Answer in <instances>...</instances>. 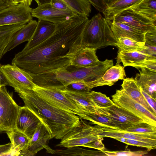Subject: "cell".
<instances>
[{
	"label": "cell",
	"instance_id": "obj_1",
	"mask_svg": "<svg viewBox=\"0 0 156 156\" xmlns=\"http://www.w3.org/2000/svg\"><path fill=\"white\" fill-rule=\"evenodd\" d=\"M88 20L87 16L78 14L68 22L56 24L48 38L34 47L18 52L12 64L33 75L53 71L71 64L65 56L71 47L81 40Z\"/></svg>",
	"mask_w": 156,
	"mask_h": 156
},
{
	"label": "cell",
	"instance_id": "obj_2",
	"mask_svg": "<svg viewBox=\"0 0 156 156\" xmlns=\"http://www.w3.org/2000/svg\"><path fill=\"white\" fill-rule=\"evenodd\" d=\"M29 108L39 119L51 138L61 139L81 124L80 118L50 104L37 95L33 90L15 91Z\"/></svg>",
	"mask_w": 156,
	"mask_h": 156
},
{
	"label": "cell",
	"instance_id": "obj_3",
	"mask_svg": "<svg viewBox=\"0 0 156 156\" xmlns=\"http://www.w3.org/2000/svg\"><path fill=\"white\" fill-rule=\"evenodd\" d=\"M113 65L112 59L99 61L96 65L83 67L71 64L55 71L37 75L30 74L34 83L42 87L61 90L67 85L80 81H88L101 78L105 72Z\"/></svg>",
	"mask_w": 156,
	"mask_h": 156
},
{
	"label": "cell",
	"instance_id": "obj_4",
	"mask_svg": "<svg viewBox=\"0 0 156 156\" xmlns=\"http://www.w3.org/2000/svg\"><path fill=\"white\" fill-rule=\"evenodd\" d=\"M81 38L84 45L96 50L106 46H116V43L108 20L100 13L87 21Z\"/></svg>",
	"mask_w": 156,
	"mask_h": 156
},
{
	"label": "cell",
	"instance_id": "obj_5",
	"mask_svg": "<svg viewBox=\"0 0 156 156\" xmlns=\"http://www.w3.org/2000/svg\"><path fill=\"white\" fill-rule=\"evenodd\" d=\"M80 119V125L71 130L62 139L60 143L56 147L68 148L80 146L99 139L101 136L97 134L100 129V126H92L85 123Z\"/></svg>",
	"mask_w": 156,
	"mask_h": 156
},
{
	"label": "cell",
	"instance_id": "obj_6",
	"mask_svg": "<svg viewBox=\"0 0 156 156\" xmlns=\"http://www.w3.org/2000/svg\"><path fill=\"white\" fill-rule=\"evenodd\" d=\"M20 107L5 86L0 87V133H6L16 129Z\"/></svg>",
	"mask_w": 156,
	"mask_h": 156
},
{
	"label": "cell",
	"instance_id": "obj_7",
	"mask_svg": "<svg viewBox=\"0 0 156 156\" xmlns=\"http://www.w3.org/2000/svg\"><path fill=\"white\" fill-rule=\"evenodd\" d=\"M33 90L41 98L58 108L79 116L83 114L82 111L72 103L60 89L35 84Z\"/></svg>",
	"mask_w": 156,
	"mask_h": 156
},
{
	"label": "cell",
	"instance_id": "obj_8",
	"mask_svg": "<svg viewBox=\"0 0 156 156\" xmlns=\"http://www.w3.org/2000/svg\"><path fill=\"white\" fill-rule=\"evenodd\" d=\"M112 97L115 105L133 113L144 122L156 126V115L131 98L122 89L116 90Z\"/></svg>",
	"mask_w": 156,
	"mask_h": 156
},
{
	"label": "cell",
	"instance_id": "obj_9",
	"mask_svg": "<svg viewBox=\"0 0 156 156\" xmlns=\"http://www.w3.org/2000/svg\"><path fill=\"white\" fill-rule=\"evenodd\" d=\"M96 110L97 113L105 115L112 119L119 130L125 131L133 125L144 122L141 118L115 104L106 108L97 107Z\"/></svg>",
	"mask_w": 156,
	"mask_h": 156
},
{
	"label": "cell",
	"instance_id": "obj_10",
	"mask_svg": "<svg viewBox=\"0 0 156 156\" xmlns=\"http://www.w3.org/2000/svg\"><path fill=\"white\" fill-rule=\"evenodd\" d=\"M96 50L84 45L81 39L71 47L65 57L70 60L71 65L83 67H92L100 61L96 55Z\"/></svg>",
	"mask_w": 156,
	"mask_h": 156
},
{
	"label": "cell",
	"instance_id": "obj_11",
	"mask_svg": "<svg viewBox=\"0 0 156 156\" xmlns=\"http://www.w3.org/2000/svg\"><path fill=\"white\" fill-rule=\"evenodd\" d=\"M1 68L9 86L13 87L15 91L33 90L35 84L28 73L14 64L2 65Z\"/></svg>",
	"mask_w": 156,
	"mask_h": 156
},
{
	"label": "cell",
	"instance_id": "obj_12",
	"mask_svg": "<svg viewBox=\"0 0 156 156\" xmlns=\"http://www.w3.org/2000/svg\"><path fill=\"white\" fill-rule=\"evenodd\" d=\"M32 9L23 3L12 5L0 11V26L26 25L33 20Z\"/></svg>",
	"mask_w": 156,
	"mask_h": 156
},
{
	"label": "cell",
	"instance_id": "obj_13",
	"mask_svg": "<svg viewBox=\"0 0 156 156\" xmlns=\"http://www.w3.org/2000/svg\"><path fill=\"white\" fill-rule=\"evenodd\" d=\"M33 17L52 23L56 24L66 23L79 14L71 9L60 10L52 7L50 3L44 4L31 10Z\"/></svg>",
	"mask_w": 156,
	"mask_h": 156
},
{
	"label": "cell",
	"instance_id": "obj_14",
	"mask_svg": "<svg viewBox=\"0 0 156 156\" xmlns=\"http://www.w3.org/2000/svg\"><path fill=\"white\" fill-rule=\"evenodd\" d=\"M112 20L127 25L144 33L156 30L150 20L128 8L114 16Z\"/></svg>",
	"mask_w": 156,
	"mask_h": 156
},
{
	"label": "cell",
	"instance_id": "obj_15",
	"mask_svg": "<svg viewBox=\"0 0 156 156\" xmlns=\"http://www.w3.org/2000/svg\"><path fill=\"white\" fill-rule=\"evenodd\" d=\"M51 139L45 126L41 122L40 123L30 139L28 147L20 151L19 156H34L44 148L47 153L55 154V150L52 149L48 144V141Z\"/></svg>",
	"mask_w": 156,
	"mask_h": 156
},
{
	"label": "cell",
	"instance_id": "obj_16",
	"mask_svg": "<svg viewBox=\"0 0 156 156\" xmlns=\"http://www.w3.org/2000/svg\"><path fill=\"white\" fill-rule=\"evenodd\" d=\"M41 123L39 118L29 108L25 106L20 107L16 120V129L30 139Z\"/></svg>",
	"mask_w": 156,
	"mask_h": 156
},
{
	"label": "cell",
	"instance_id": "obj_17",
	"mask_svg": "<svg viewBox=\"0 0 156 156\" xmlns=\"http://www.w3.org/2000/svg\"><path fill=\"white\" fill-rule=\"evenodd\" d=\"M66 97L83 112L97 113V106L92 101L90 91H75L64 89Z\"/></svg>",
	"mask_w": 156,
	"mask_h": 156
},
{
	"label": "cell",
	"instance_id": "obj_18",
	"mask_svg": "<svg viewBox=\"0 0 156 156\" xmlns=\"http://www.w3.org/2000/svg\"><path fill=\"white\" fill-rule=\"evenodd\" d=\"M56 27L55 24L38 19L33 35L22 50L30 49L44 41L53 34Z\"/></svg>",
	"mask_w": 156,
	"mask_h": 156
},
{
	"label": "cell",
	"instance_id": "obj_19",
	"mask_svg": "<svg viewBox=\"0 0 156 156\" xmlns=\"http://www.w3.org/2000/svg\"><path fill=\"white\" fill-rule=\"evenodd\" d=\"M102 129L101 131L97 133V134L101 137H107L113 139L116 137H123L144 141L156 145V133L148 134L132 133L102 127Z\"/></svg>",
	"mask_w": 156,
	"mask_h": 156
},
{
	"label": "cell",
	"instance_id": "obj_20",
	"mask_svg": "<svg viewBox=\"0 0 156 156\" xmlns=\"http://www.w3.org/2000/svg\"><path fill=\"white\" fill-rule=\"evenodd\" d=\"M108 21L116 41L119 37H122L145 42V33L119 22L108 20Z\"/></svg>",
	"mask_w": 156,
	"mask_h": 156
},
{
	"label": "cell",
	"instance_id": "obj_21",
	"mask_svg": "<svg viewBox=\"0 0 156 156\" xmlns=\"http://www.w3.org/2000/svg\"><path fill=\"white\" fill-rule=\"evenodd\" d=\"M37 22L33 20L16 32L12 36L9 42L5 48L4 55L15 47L25 41H28L35 30Z\"/></svg>",
	"mask_w": 156,
	"mask_h": 156
},
{
	"label": "cell",
	"instance_id": "obj_22",
	"mask_svg": "<svg viewBox=\"0 0 156 156\" xmlns=\"http://www.w3.org/2000/svg\"><path fill=\"white\" fill-rule=\"evenodd\" d=\"M156 58L143 51H125L119 50L117 56V63L122 62L123 66H132L135 67L146 60Z\"/></svg>",
	"mask_w": 156,
	"mask_h": 156
},
{
	"label": "cell",
	"instance_id": "obj_23",
	"mask_svg": "<svg viewBox=\"0 0 156 156\" xmlns=\"http://www.w3.org/2000/svg\"><path fill=\"white\" fill-rule=\"evenodd\" d=\"M140 69L135 79L145 92L156 99V71Z\"/></svg>",
	"mask_w": 156,
	"mask_h": 156
},
{
	"label": "cell",
	"instance_id": "obj_24",
	"mask_svg": "<svg viewBox=\"0 0 156 156\" xmlns=\"http://www.w3.org/2000/svg\"><path fill=\"white\" fill-rule=\"evenodd\" d=\"M121 86L122 89L129 96L156 115V113L149 105L142 94L140 86L135 79L133 77L124 78Z\"/></svg>",
	"mask_w": 156,
	"mask_h": 156
},
{
	"label": "cell",
	"instance_id": "obj_25",
	"mask_svg": "<svg viewBox=\"0 0 156 156\" xmlns=\"http://www.w3.org/2000/svg\"><path fill=\"white\" fill-rule=\"evenodd\" d=\"M6 133L10 140L11 148L10 151L5 156H19L20 151L28 147L30 139L16 129Z\"/></svg>",
	"mask_w": 156,
	"mask_h": 156
},
{
	"label": "cell",
	"instance_id": "obj_26",
	"mask_svg": "<svg viewBox=\"0 0 156 156\" xmlns=\"http://www.w3.org/2000/svg\"><path fill=\"white\" fill-rule=\"evenodd\" d=\"M129 8L147 18L156 25V0H140Z\"/></svg>",
	"mask_w": 156,
	"mask_h": 156
},
{
	"label": "cell",
	"instance_id": "obj_27",
	"mask_svg": "<svg viewBox=\"0 0 156 156\" xmlns=\"http://www.w3.org/2000/svg\"><path fill=\"white\" fill-rule=\"evenodd\" d=\"M83 112V114L79 116L80 119L88 120L92 124L118 130L112 120L107 116L99 113Z\"/></svg>",
	"mask_w": 156,
	"mask_h": 156
},
{
	"label": "cell",
	"instance_id": "obj_28",
	"mask_svg": "<svg viewBox=\"0 0 156 156\" xmlns=\"http://www.w3.org/2000/svg\"><path fill=\"white\" fill-rule=\"evenodd\" d=\"M140 0H117L103 12L104 17L112 20L116 15Z\"/></svg>",
	"mask_w": 156,
	"mask_h": 156
},
{
	"label": "cell",
	"instance_id": "obj_29",
	"mask_svg": "<svg viewBox=\"0 0 156 156\" xmlns=\"http://www.w3.org/2000/svg\"><path fill=\"white\" fill-rule=\"evenodd\" d=\"M116 46L119 50L125 51H144L147 49L145 42H139L126 37H119L116 41Z\"/></svg>",
	"mask_w": 156,
	"mask_h": 156
},
{
	"label": "cell",
	"instance_id": "obj_30",
	"mask_svg": "<svg viewBox=\"0 0 156 156\" xmlns=\"http://www.w3.org/2000/svg\"><path fill=\"white\" fill-rule=\"evenodd\" d=\"M106 85L112 86L110 83L104 81L101 78L93 81L74 83L66 86L64 89L80 91H90L94 87Z\"/></svg>",
	"mask_w": 156,
	"mask_h": 156
},
{
	"label": "cell",
	"instance_id": "obj_31",
	"mask_svg": "<svg viewBox=\"0 0 156 156\" xmlns=\"http://www.w3.org/2000/svg\"><path fill=\"white\" fill-rule=\"evenodd\" d=\"M55 154L61 156H107L104 150L94 151L80 147H71L64 150H55Z\"/></svg>",
	"mask_w": 156,
	"mask_h": 156
},
{
	"label": "cell",
	"instance_id": "obj_32",
	"mask_svg": "<svg viewBox=\"0 0 156 156\" xmlns=\"http://www.w3.org/2000/svg\"><path fill=\"white\" fill-rule=\"evenodd\" d=\"M125 77L126 74L124 67L117 63L107 70L102 78L104 81L113 85L119 80H123Z\"/></svg>",
	"mask_w": 156,
	"mask_h": 156
},
{
	"label": "cell",
	"instance_id": "obj_33",
	"mask_svg": "<svg viewBox=\"0 0 156 156\" xmlns=\"http://www.w3.org/2000/svg\"><path fill=\"white\" fill-rule=\"evenodd\" d=\"M71 9L80 15L88 17L91 13V5L88 0H63Z\"/></svg>",
	"mask_w": 156,
	"mask_h": 156
},
{
	"label": "cell",
	"instance_id": "obj_34",
	"mask_svg": "<svg viewBox=\"0 0 156 156\" xmlns=\"http://www.w3.org/2000/svg\"><path fill=\"white\" fill-rule=\"evenodd\" d=\"M91 98L97 107L106 108L115 104L113 101L105 94L94 91L90 92Z\"/></svg>",
	"mask_w": 156,
	"mask_h": 156
},
{
	"label": "cell",
	"instance_id": "obj_35",
	"mask_svg": "<svg viewBox=\"0 0 156 156\" xmlns=\"http://www.w3.org/2000/svg\"><path fill=\"white\" fill-rule=\"evenodd\" d=\"M124 131L135 133H156V126L141 122L129 127Z\"/></svg>",
	"mask_w": 156,
	"mask_h": 156
},
{
	"label": "cell",
	"instance_id": "obj_36",
	"mask_svg": "<svg viewBox=\"0 0 156 156\" xmlns=\"http://www.w3.org/2000/svg\"><path fill=\"white\" fill-rule=\"evenodd\" d=\"M114 139L128 145L146 148L148 151L156 148V145L144 141L126 139L123 137H116Z\"/></svg>",
	"mask_w": 156,
	"mask_h": 156
},
{
	"label": "cell",
	"instance_id": "obj_37",
	"mask_svg": "<svg viewBox=\"0 0 156 156\" xmlns=\"http://www.w3.org/2000/svg\"><path fill=\"white\" fill-rule=\"evenodd\" d=\"M147 151H106L104 152L107 156H141L147 154Z\"/></svg>",
	"mask_w": 156,
	"mask_h": 156
},
{
	"label": "cell",
	"instance_id": "obj_38",
	"mask_svg": "<svg viewBox=\"0 0 156 156\" xmlns=\"http://www.w3.org/2000/svg\"><path fill=\"white\" fill-rule=\"evenodd\" d=\"M25 25L13 24L0 26V38L15 33Z\"/></svg>",
	"mask_w": 156,
	"mask_h": 156
},
{
	"label": "cell",
	"instance_id": "obj_39",
	"mask_svg": "<svg viewBox=\"0 0 156 156\" xmlns=\"http://www.w3.org/2000/svg\"><path fill=\"white\" fill-rule=\"evenodd\" d=\"M103 139V137H101L99 139L83 145L82 147L92 148L99 150H103L105 149V146L102 141Z\"/></svg>",
	"mask_w": 156,
	"mask_h": 156
},
{
	"label": "cell",
	"instance_id": "obj_40",
	"mask_svg": "<svg viewBox=\"0 0 156 156\" xmlns=\"http://www.w3.org/2000/svg\"><path fill=\"white\" fill-rule=\"evenodd\" d=\"M145 38L146 44L156 46V30L146 33Z\"/></svg>",
	"mask_w": 156,
	"mask_h": 156
},
{
	"label": "cell",
	"instance_id": "obj_41",
	"mask_svg": "<svg viewBox=\"0 0 156 156\" xmlns=\"http://www.w3.org/2000/svg\"><path fill=\"white\" fill-rule=\"evenodd\" d=\"M49 3L52 7L57 9L62 10L70 9L63 0H51Z\"/></svg>",
	"mask_w": 156,
	"mask_h": 156
},
{
	"label": "cell",
	"instance_id": "obj_42",
	"mask_svg": "<svg viewBox=\"0 0 156 156\" xmlns=\"http://www.w3.org/2000/svg\"><path fill=\"white\" fill-rule=\"evenodd\" d=\"M14 33L9 34L0 38V60L4 55L3 52L5 48Z\"/></svg>",
	"mask_w": 156,
	"mask_h": 156
},
{
	"label": "cell",
	"instance_id": "obj_43",
	"mask_svg": "<svg viewBox=\"0 0 156 156\" xmlns=\"http://www.w3.org/2000/svg\"><path fill=\"white\" fill-rule=\"evenodd\" d=\"M140 91L146 100L152 108L154 111L156 113V99L154 98L147 93L145 92L140 87Z\"/></svg>",
	"mask_w": 156,
	"mask_h": 156
},
{
	"label": "cell",
	"instance_id": "obj_44",
	"mask_svg": "<svg viewBox=\"0 0 156 156\" xmlns=\"http://www.w3.org/2000/svg\"><path fill=\"white\" fill-rule=\"evenodd\" d=\"M88 0L100 12H102L106 8L101 0Z\"/></svg>",
	"mask_w": 156,
	"mask_h": 156
},
{
	"label": "cell",
	"instance_id": "obj_45",
	"mask_svg": "<svg viewBox=\"0 0 156 156\" xmlns=\"http://www.w3.org/2000/svg\"><path fill=\"white\" fill-rule=\"evenodd\" d=\"M11 148V143L0 145V156H5L10 151Z\"/></svg>",
	"mask_w": 156,
	"mask_h": 156
},
{
	"label": "cell",
	"instance_id": "obj_46",
	"mask_svg": "<svg viewBox=\"0 0 156 156\" xmlns=\"http://www.w3.org/2000/svg\"><path fill=\"white\" fill-rule=\"evenodd\" d=\"M14 5L10 0H0V11Z\"/></svg>",
	"mask_w": 156,
	"mask_h": 156
},
{
	"label": "cell",
	"instance_id": "obj_47",
	"mask_svg": "<svg viewBox=\"0 0 156 156\" xmlns=\"http://www.w3.org/2000/svg\"><path fill=\"white\" fill-rule=\"evenodd\" d=\"M1 66L0 64V87L9 86L8 82L2 71Z\"/></svg>",
	"mask_w": 156,
	"mask_h": 156
},
{
	"label": "cell",
	"instance_id": "obj_48",
	"mask_svg": "<svg viewBox=\"0 0 156 156\" xmlns=\"http://www.w3.org/2000/svg\"><path fill=\"white\" fill-rule=\"evenodd\" d=\"M106 7H108L115 2L117 0H101Z\"/></svg>",
	"mask_w": 156,
	"mask_h": 156
},
{
	"label": "cell",
	"instance_id": "obj_49",
	"mask_svg": "<svg viewBox=\"0 0 156 156\" xmlns=\"http://www.w3.org/2000/svg\"><path fill=\"white\" fill-rule=\"evenodd\" d=\"M51 0H34L38 5V6L44 4L49 3Z\"/></svg>",
	"mask_w": 156,
	"mask_h": 156
},
{
	"label": "cell",
	"instance_id": "obj_50",
	"mask_svg": "<svg viewBox=\"0 0 156 156\" xmlns=\"http://www.w3.org/2000/svg\"><path fill=\"white\" fill-rule=\"evenodd\" d=\"M32 0H22V3H23L25 5L30 6L31 5Z\"/></svg>",
	"mask_w": 156,
	"mask_h": 156
},
{
	"label": "cell",
	"instance_id": "obj_51",
	"mask_svg": "<svg viewBox=\"0 0 156 156\" xmlns=\"http://www.w3.org/2000/svg\"><path fill=\"white\" fill-rule=\"evenodd\" d=\"M14 4H16L19 3H22V0H10Z\"/></svg>",
	"mask_w": 156,
	"mask_h": 156
}]
</instances>
